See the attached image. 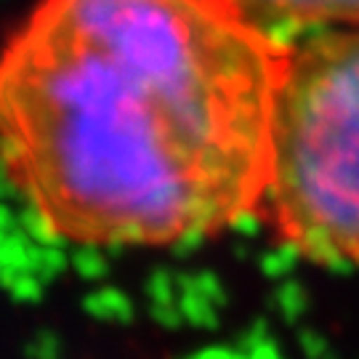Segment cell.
<instances>
[{"instance_id": "cell-3", "label": "cell", "mask_w": 359, "mask_h": 359, "mask_svg": "<svg viewBox=\"0 0 359 359\" xmlns=\"http://www.w3.org/2000/svg\"><path fill=\"white\" fill-rule=\"evenodd\" d=\"M250 25L277 43L301 29L359 22V0H226Z\"/></svg>"}, {"instance_id": "cell-2", "label": "cell", "mask_w": 359, "mask_h": 359, "mask_svg": "<svg viewBox=\"0 0 359 359\" xmlns=\"http://www.w3.org/2000/svg\"><path fill=\"white\" fill-rule=\"evenodd\" d=\"M261 213L295 256L359 261V32L287 46Z\"/></svg>"}, {"instance_id": "cell-1", "label": "cell", "mask_w": 359, "mask_h": 359, "mask_svg": "<svg viewBox=\"0 0 359 359\" xmlns=\"http://www.w3.org/2000/svg\"><path fill=\"white\" fill-rule=\"evenodd\" d=\"M285 56L226 0H40L0 48V176L69 245L226 231L264 210Z\"/></svg>"}]
</instances>
